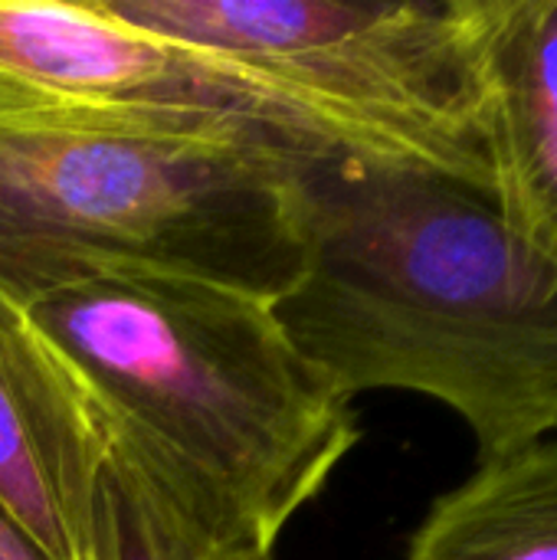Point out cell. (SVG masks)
<instances>
[{"label": "cell", "mask_w": 557, "mask_h": 560, "mask_svg": "<svg viewBox=\"0 0 557 560\" xmlns=\"http://www.w3.org/2000/svg\"><path fill=\"white\" fill-rule=\"evenodd\" d=\"M302 272L272 305L355 400L446 404L479 459L557 433V272L489 194L401 164L328 158L299 180Z\"/></svg>", "instance_id": "obj_1"}, {"label": "cell", "mask_w": 557, "mask_h": 560, "mask_svg": "<svg viewBox=\"0 0 557 560\" xmlns=\"http://www.w3.org/2000/svg\"><path fill=\"white\" fill-rule=\"evenodd\" d=\"M194 560H269L361 427L272 302L115 276L23 308Z\"/></svg>", "instance_id": "obj_2"}, {"label": "cell", "mask_w": 557, "mask_h": 560, "mask_svg": "<svg viewBox=\"0 0 557 560\" xmlns=\"http://www.w3.org/2000/svg\"><path fill=\"white\" fill-rule=\"evenodd\" d=\"M305 161L210 138L0 125V299L115 276L279 302L302 272Z\"/></svg>", "instance_id": "obj_3"}, {"label": "cell", "mask_w": 557, "mask_h": 560, "mask_svg": "<svg viewBox=\"0 0 557 560\" xmlns=\"http://www.w3.org/2000/svg\"><path fill=\"white\" fill-rule=\"evenodd\" d=\"M315 115L358 161L492 197L483 135V0H102Z\"/></svg>", "instance_id": "obj_4"}, {"label": "cell", "mask_w": 557, "mask_h": 560, "mask_svg": "<svg viewBox=\"0 0 557 560\" xmlns=\"http://www.w3.org/2000/svg\"><path fill=\"white\" fill-rule=\"evenodd\" d=\"M0 125L240 141L305 164L351 158L295 102L194 46L128 26L102 0H0Z\"/></svg>", "instance_id": "obj_5"}, {"label": "cell", "mask_w": 557, "mask_h": 560, "mask_svg": "<svg viewBox=\"0 0 557 560\" xmlns=\"http://www.w3.org/2000/svg\"><path fill=\"white\" fill-rule=\"evenodd\" d=\"M105 463L108 433L82 384L0 299V509L46 560H92Z\"/></svg>", "instance_id": "obj_6"}, {"label": "cell", "mask_w": 557, "mask_h": 560, "mask_svg": "<svg viewBox=\"0 0 557 560\" xmlns=\"http://www.w3.org/2000/svg\"><path fill=\"white\" fill-rule=\"evenodd\" d=\"M492 203L557 272V0H483Z\"/></svg>", "instance_id": "obj_7"}, {"label": "cell", "mask_w": 557, "mask_h": 560, "mask_svg": "<svg viewBox=\"0 0 557 560\" xmlns=\"http://www.w3.org/2000/svg\"><path fill=\"white\" fill-rule=\"evenodd\" d=\"M407 560H557V440L479 459L433 502Z\"/></svg>", "instance_id": "obj_8"}, {"label": "cell", "mask_w": 557, "mask_h": 560, "mask_svg": "<svg viewBox=\"0 0 557 560\" xmlns=\"http://www.w3.org/2000/svg\"><path fill=\"white\" fill-rule=\"evenodd\" d=\"M92 560H194L151 486L112 446L98 482Z\"/></svg>", "instance_id": "obj_9"}, {"label": "cell", "mask_w": 557, "mask_h": 560, "mask_svg": "<svg viewBox=\"0 0 557 560\" xmlns=\"http://www.w3.org/2000/svg\"><path fill=\"white\" fill-rule=\"evenodd\" d=\"M0 560H46L0 509Z\"/></svg>", "instance_id": "obj_10"}]
</instances>
